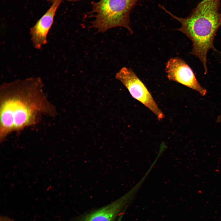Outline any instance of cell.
I'll return each mask as SVG.
<instances>
[{
	"mask_svg": "<svg viewBox=\"0 0 221 221\" xmlns=\"http://www.w3.org/2000/svg\"><path fill=\"white\" fill-rule=\"evenodd\" d=\"M63 0H55L47 12L30 30L33 46L40 49L47 42V35L53 24L57 10Z\"/></svg>",
	"mask_w": 221,
	"mask_h": 221,
	"instance_id": "cell-7",
	"label": "cell"
},
{
	"mask_svg": "<svg viewBox=\"0 0 221 221\" xmlns=\"http://www.w3.org/2000/svg\"><path fill=\"white\" fill-rule=\"evenodd\" d=\"M217 121L218 122H221V115H219L217 119Z\"/></svg>",
	"mask_w": 221,
	"mask_h": 221,
	"instance_id": "cell-8",
	"label": "cell"
},
{
	"mask_svg": "<svg viewBox=\"0 0 221 221\" xmlns=\"http://www.w3.org/2000/svg\"><path fill=\"white\" fill-rule=\"evenodd\" d=\"M135 195L130 191L116 201L82 214L71 221H115Z\"/></svg>",
	"mask_w": 221,
	"mask_h": 221,
	"instance_id": "cell-6",
	"label": "cell"
},
{
	"mask_svg": "<svg viewBox=\"0 0 221 221\" xmlns=\"http://www.w3.org/2000/svg\"><path fill=\"white\" fill-rule=\"evenodd\" d=\"M115 78L126 87L133 98L148 108L159 121L165 118L151 93L132 69L122 67L116 73Z\"/></svg>",
	"mask_w": 221,
	"mask_h": 221,
	"instance_id": "cell-4",
	"label": "cell"
},
{
	"mask_svg": "<svg viewBox=\"0 0 221 221\" xmlns=\"http://www.w3.org/2000/svg\"><path fill=\"white\" fill-rule=\"evenodd\" d=\"M41 79L33 77L2 84L0 89V138L34 126L41 115H56L43 90Z\"/></svg>",
	"mask_w": 221,
	"mask_h": 221,
	"instance_id": "cell-1",
	"label": "cell"
},
{
	"mask_svg": "<svg viewBox=\"0 0 221 221\" xmlns=\"http://www.w3.org/2000/svg\"><path fill=\"white\" fill-rule=\"evenodd\" d=\"M139 0H99L91 2L94 20L91 27L104 33L114 27H123L132 34L130 14Z\"/></svg>",
	"mask_w": 221,
	"mask_h": 221,
	"instance_id": "cell-3",
	"label": "cell"
},
{
	"mask_svg": "<svg viewBox=\"0 0 221 221\" xmlns=\"http://www.w3.org/2000/svg\"><path fill=\"white\" fill-rule=\"evenodd\" d=\"M165 71L168 79L182 84L205 95L207 90L197 80L192 70L183 59L177 57L170 58L167 62Z\"/></svg>",
	"mask_w": 221,
	"mask_h": 221,
	"instance_id": "cell-5",
	"label": "cell"
},
{
	"mask_svg": "<svg viewBox=\"0 0 221 221\" xmlns=\"http://www.w3.org/2000/svg\"><path fill=\"white\" fill-rule=\"evenodd\" d=\"M69 1H71V2H75V1H79V0H67Z\"/></svg>",
	"mask_w": 221,
	"mask_h": 221,
	"instance_id": "cell-9",
	"label": "cell"
},
{
	"mask_svg": "<svg viewBox=\"0 0 221 221\" xmlns=\"http://www.w3.org/2000/svg\"><path fill=\"white\" fill-rule=\"evenodd\" d=\"M48 1L52 3H53L55 0H48Z\"/></svg>",
	"mask_w": 221,
	"mask_h": 221,
	"instance_id": "cell-10",
	"label": "cell"
},
{
	"mask_svg": "<svg viewBox=\"0 0 221 221\" xmlns=\"http://www.w3.org/2000/svg\"><path fill=\"white\" fill-rule=\"evenodd\" d=\"M220 0H202L185 18L178 17L163 6L159 7L172 17L179 22L181 26L176 29L192 42L193 48L190 54L198 58L203 64L204 74L208 71L207 54L212 49L218 51L214 46L217 32L221 26Z\"/></svg>",
	"mask_w": 221,
	"mask_h": 221,
	"instance_id": "cell-2",
	"label": "cell"
}]
</instances>
